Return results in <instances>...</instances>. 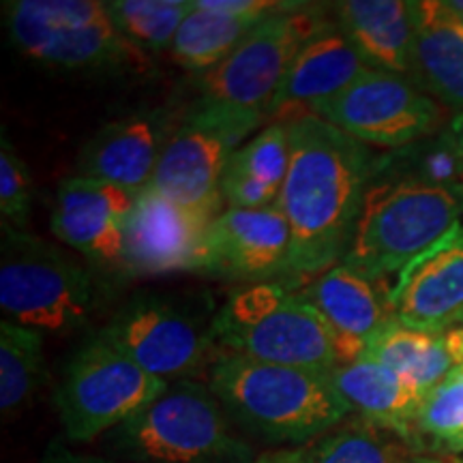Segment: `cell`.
Wrapping results in <instances>:
<instances>
[{
	"instance_id": "cell-4",
	"label": "cell",
	"mask_w": 463,
	"mask_h": 463,
	"mask_svg": "<svg viewBox=\"0 0 463 463\" xmlns=\"http://www.w3.org/2000/svg\"><path fill=\"white\" fill-rule=\"evenodd\" d=\"M101 305L97 270L54 242L3 228L0 307L5 320L39 333L82 331Z\"/></svg>"
},
{
	"instance_id": "cell-16",
	"label": "cell",
	"mask_w": 463,
	"mask_h": 463,
	"mask_svg": "<svg viewBox=\"0 0 463 463\" xmlns=\"http://www.w3.org/2000/svg\"><path fill=\"white\" fill-rule=\"evenodd\" d=\"M391 316L414 331L442 335L463 324V223L422 251L386 294Z\"/></svg>"
},
{
	"instance_id": "cell-20",
	"label": "cell",
	"mask_w": 463,
	"mask_h": 463,
	"mask_svg": "<svg viewBox=\"0 0 463 463\" xmlns=\"http://www.w3.org/2000/svg\"><path fill=\"white\" fill-rule=\"evenodd\" d=\"M414 50L408 78L449 112L463 114V22L449 0H412Z\"/></svg>"
},
{
	"instance_id": "cell-11",
	"label": "cell",
	"mask_w": 463,
	"mask_h": 463,
	"mask_svg": "<svg viewBox=\"0 0 463 463\" xmlns=\"http://www.w3.org/2000/svg\"><path fill=\"white\" fill-rule=\"evenodd\" d=\"M309 114L367 146H408L442 131L444 108L408 75L367 69L339 95L316 103Z\"/></svg>"
},
{
	"instance_id": "cell-18",
	"label": "cell",
	"mask_w": 463,
	"mask_h": 463,
	"mask_svg": "<svg viewBox=\"0 0 463 463\" xmlns=\"http://www.w3.org/2000/svg\"><path fill=\"white\" fill-rule=\"evenodd\" d=\"M303 297L326 324L339 364L358 361L373 335L392 317L389 298L380 297L375 281L344 264L317 275Z\"/></svg>"
},
{
	"instance_id": "cell-15",
	"label": "cell",
	"mask_w": 463,
	"mask_h": 463,
	"mask_svg": "<svg viewBox=\"0 0 463 463\" xmlns=\"http://www.w3.org/2000/svg\"><path fill=\"white\" fill-rule=\"evenodd\" d=\"M215 217L174 204L155 189L136 195L125 228L123 273H198L206 230Z\"/></svg>"
},
{
	"instance_id": "cell-3",
	"label": "cell",
	"mask_w": 463,
	"mask_h": 463,
	"mask_svg": "<svg viewBox=\"0 0 463 463\" xmlns=\"http://www.w3.org/2000/svg\"><path fill=\"white\" fill-rule=\"evenodd\" d=\"M463 200L414 170L375 176L341 264L372 281L402 270L461 223Z\"/></svg>"
},
{
	"instance_id": "cell-29",
	"label": "cell",
	"mask_w": 463,
	"mask_h": 463,
	"mask_svg": "<svg viewBox=\"0 0 463 463\" xmlns=\"http://www.w3.org/2000/svg\"><path fill=\"white\" fill-rule=\"evenodd\" d=\"M314 463H436L405 447V439L386 438L375 427H354L328 436L314 450Z\"/></svg>"
},
{
	"instance_id": "cell-28",
	"label": "cell",
	"mask_w": 463,
	"mask_h": 463,
	"mask_svg": "<svg viewBox=\"0 0 463 463\" xmlns=\"http://www.w3.org/2000/svg\"><path fill=\"white\" fill-rule=\"evenodd\" d=\"M442 453H463V363L422 399L414 442Z\"/></svg>"
},
{
	"instance_id": "cell-25",
	"label": "cell",
	"mask_w": 463,
	"mask_h": 463,
	"mask_svg": "<svg viewBox=\"0 0 463 463\" xmlns=\"http://www.w3.org/2000/svg\"><path fill=\"white\" fill-rule=\"evenodd\" d=\"M256 24V20L211 9L204 0H191L172 43V58L187 71L204 75L222 65Z\"/></svg>"
},
{
	"instance_id": "cell-2",
	"label": "cell",
	"mask_w": 463,
	"mask_h": 463,
	"mask_svg": "<svg viewBox=\"0 0 463 463\" xmlns=\"http://www.w3.org/2000/svg\"><path fill=\"white\" fill-rule=\"evenodd\" d=\"M208 389L225 412L270 442L317 438L352 412L331 373L236 354L217 358Z\"/></svg>"
},
{
	"instance_id": "cell-37",
	"label": "cell",
	"mask_w": 463,
	"mask_h": 463,
	"mask_svg": "<svg viewBox=\"0 0 463 463\" xmlns=\"http://www.w3.org/2000/svg\"><path fill=\"white\" fill-rule=\"evenodd\" d=\"M461 326H463V324H461Z\"/></svg>"
},
{
	"instance_id": "cell-21",
	"label": "cell",
	"mask_w": 463,
	"mask_h": 463,
	"mask_svg": "<svg viewBox=\"0 0 463 463\" xmlns=\"http://www.w3.org/2000/svg\"><path fill=\"white\" fill-rule=\"evenodd\" d=\"M339 31L369 69L410 75L414 7L403 0H345L335 5Z\"/></svg>"
},
{
	"instance_id": "cell-35",
	"label": "cell",
	"mask_w": 463,
	"mask_h": 463,
	"mask_svg": "<svg viewBox=\"0 0 463 463\" xmlns=\"http://www.w3.org/2000/svg\"><path fill=\"white\" fill-rule=\"evenodd\" d=\"M449 5H450V9L457 14V17L463 22V0H449Z\"/></svg>"
},
{
	"instance_id": "cell-9",
	"label": "cell",
	"mask_w": 463,
	"mask_h": 463,
	"mask_svg": "<svg viewBox=\"0 0 463 463\" xmlns=\"http://www.w3.org/2000/svg\"><path fill=\"white\" fill-rule=\"evenodd\" d=\"M167 386L97 333L69 361L56 405L67 438L90 442L129 420Z\"/></svg>"
},
{
	"instance_id": "cell-13",
	"label": "cell",
	"mask_w": 463,
	"mask_h": 463,
	"mask_svg": "<svg viewBox=\"0 0 463 463\" xmlns=\"http://www.w3.org/2000/svg\"><path fill=\"white\" fill-rule=\"evenodd\" d=\"M289 249L292 234L279 204L225 208L208 225L198 273L269 283L289 270Z\"/></svg>"
},
{
	"instance_id": "cell-36",
	"label": "cell",
	"mask_w": 463,
	"mask_h": 463,
	"mask_svg": "<svg viewBox=\"0 0 463 463\" xmlns=\"http://www.w3.org/2000/svg\"><path fill=\"white\" fill-rule=\"evenodd\" d=\"M436 463H439V461H436Z\"/></svg>"
},
{
	"instance_id": "cell-6",
	"label": "cell",
	"mask_w": 463,
	"mask_h": 463,
	"mask_svg": "<svg viewBox=\"0 0 463 463\" xmlns=\"http://www.w3.org/2000/svg\"><path fill=\"white\" fill-rule=\"evenodd\" d=\"M9 42L28 61L69 71L148 67L109 20L103 0H9L3 3Z\"/></svg>"
},
{
	"instance_id": "cell-38",
	"label": "cell",
	"mask_w": 463,
	"mask_h": 463,
	"mask_svg": "<svg viewBox=\"0 0 463 463\" xmlns=\"http://www.w3.org/2000/svg\"><path fill=\"white\" fill-rule=\"evenodd\" d=\"M461 463H463V461H461Z\"/></svg>"
},
{
	"instance_id": "cell-26",
	"label": "cell",
	"mask_w": 463,
	"mask_h": 463,
	"mask_svg": "<svg viewBox=\"0 0 463 463\" xmlns=\"http://www.w3.org/2000/svg\"><path fill=\"white\" fill-rule=\"evenodd\" d=\"M43 335L0 322V410L7 416L31 402L43 375Z\"/></svg>"
},
{
	"instance_id": "cell-33",
	"label": "cell",
	"mask_w": 463,
	"mask_h": 463,
	"mask_svg": "<svg viewBox=\"0 0 463 463\" xmlns=\"http://www.w3.org/2000/svg\"><path fill=\"white\" fill-rule=\"evenodd\" d=\"M42 463H114L101 457H86V455H75L67 449H52Z\"/></svg>"
},
{
	"instance_id": "cell-31",
	"label": "cell",
	"mask_w": 463,
	"mask_h": 463,
	"mask_svg": "<svg viewBox=\"0 0 463 463\" xmlns=\"http://www.w3.org/2000/svg\"><path fill=\"white\" fill-rule=\"evenodd\" d=\"M414 172L425 181L438 184V187L453 191L463 200L459 157H457V150L447 129L439 131L438 140L431 146L422 148L419 165L414 167Z\"/></svg>"
},
{
	"instance_id": "cell-8",
	"label": "cell",
	"mask_w": 463,
	"mask_h": 463,
	"mask_svg": "<svg viewBox=\"0 0 463 463\" xmlns=\"http://www.w3.org/2000/svg\"><path fill=\"white\" fill-rule=\"evenodd\" d=\"M223 405L211 389L172 382L161 395L112 431V444L140 463L239 461L247 449L230 436Z\"/></svg>"
},
{
	"instance_id": "cell-17",
	"label": "cell",
	"mask_w": 463,
	"mask_h": 463,
	"mask_svg": "<svg viewBox=\"0 0 463 463\" xmlns=\"http://www.w3.org/2000/svg\"><path fill=\"white\" fill-rule=\"evenodd\" d=\"M174 116L165 109H142L109 120L78 157V174L137 195L150 187Z\"/></svg>"
},
{
	"instance_id": "cell-30",
	"label": "cell",
	"mask_w": 463,
	"mask_h": 463,
	"mask_svg": "<svg viewBox=\"0 0 463 463\" xmlns=\"http://www.w3.org/2000/svg\"><path fill=\"white\" fill-rule=\"evenodd\" d=\"M33 176L24 159L17 155L7 131L0 133V217L3 228L22 230L33 211Z\"/></svg>"
},
{
	"instance_id": "cell-14",
	"label": "cell",
	"mask_w": 463,
	"mask_h": 463,
	"mask_svg": "<svg viewBox=\"0 0 463 463\" xmlns=\"http://www.w3.org/2000/svg\"><path fill=\"white\" fill-rule=\"evenodd\" d=\"M136 195L75 174L58 184L52 232L95 270L123 273L125 228Z\"/></svg>"
},
{
	"instance_id": "cell-5",
	"label": "cell",
	"mask_w": 463,
	"mask_h": 463,
	"mask_svg": "<svg viewBox=\"0 0 463 463\" xmlns=\"http://www.w3.org/2000/svg\"><path fill=\"white\" fill-rule=\"evenodd\" d=\"M211 333L228 354L326 373L339 367L316 307L273 281L236 289L211 317Z\"/></svg>"
},
{
	"instance_id": "cell-12",
	"label": "cell",
	"mask_w": 463,
	"mask_h": 463,
	"mask_svg": "<svg viewBox=\"0 0 463 463\" xmlns=\"http://www.w3.org/2000/svg\"><path fill=\"white\" fill-rule=\"evenodd\" d=\"M99 335L144 372L165 382L187 380L217 363L211 324L204 326L181 305L148 294L120 307Z\"/></svg>"
},
{
	"instance_id": "cell-22",
	"label": "cell",
	"mask_w": 463,
	"mask_h": 463,
	"mask_svg": "<svg viewBox=\"0 0 463 463\" xmlns=\"http://www.w3.org/2000/svg\"><path fill=\"white\" fill-rule=\"evenodd\" d=\"M331 375L352 412L369 422V427L391 431L414 444L416 416L425 399L422 392L389 367L367 356L350 364H339Z\"/></svg>"
},
{
	"instance_id": "cell-10",
	"label": "cell",
	"mask_w": 463,
	"mask_h": 463,
	"mask_svg": "<svg viewBox=\"0 0 463 463\" xmlns=\"http://www.w3.org/2000/svg\"><path fill=\"white\" fill-rule=\"evenodd\" d=\"M328 24L322 9L305 3L264 17L222 65L202 75V95L266 118L298 52Z\"/></svg>"
},
{
	"instance_id": "cell-27",
	"label": "cell",
	"mask_w": 463,
	"mask_h": 463,
	"mask_svg": "<svg viewBox=\"0 0 463 463\" xmlns=\"http://www.w3.org/2000/svg\"><path fill=\"white\" fill-rule=\"evenodd\" d=\"M114 26L142 52L172 50L191 0H103Z\"/></svg>"
},
{
	"instance_id": "cell-32",
	"label": "cell",
	"mask_w": 463,
	"mask_h": 463,
	"mask_svg": "<svg viewBox=\"0 0 463 463\" xmlns=\"http://www.w3.org/2000/svg\"><path fill=\"white\" fill-rule=\"evenodd\" d=\"M256 463H314V450H307V449L281 450V453L264 455L262 459H258Z\"/></svg>"
},
{
	"instance_id": "cell-1",
	"label": "cell",
	"mask_w": 463,
	"mask_h": 463,
	"mask_svg": "<svg viewBox=\"0 0 463 463\" xmlns=\"http://www.w3.org/2000/svg\"><path fill=\"white\" fill-rule=\"evenodd\" d=\"M288 125L289 167L277 202L292 234L288 273L317 277L344 260L378 167L367 144L314 114Z\"/></svg>"
},
{
	"instance_id": "cell-7",
	"label": "cell",
	"mask_w": 463,
	"mask_h": 463,
	"mask_svg": "<svg viewBox=\"0 0 463 463\" xmlns=\"http://www.w3.org/2000/svg\"><path fill=\"white\" fill-rule=\"evenodd\" d=\"M264 120L262 114L198 97L174 118L150 189L174 204L217 217L225 165Z\"/></svg>"
},
{
	"instance_id": "cell-23",
	"label": "cell",
	"mask_w": 463,
	"mask_h": 463,
	"mask_svg": "<svg viewBox=\"0 0 463 463\" xmlns=\"http://www.w3.org/2000/svg\"><path fill=\"white\" fill-rule=\"evenodd\" d=\"M289 167V125L269 123L232 155L222 178L228 208H266L279 202Z\"/></svg>"
},
{
	"instance_id": "cell-24",
	"label": "cell",
	"mask_w": 463,
	"mask_h": 463,
	"mask_svg": "<svg viewBox=\"0 0 463 463\" xmlns=\"http://www.w3.org/2000/svg\"><path fill=\"white\" fill-rule=\"evenodd\" d=\"M363 356L389 367L422 395L436 389L457 367L444 335L414 331L395 317L373 335Z\"/></svg>"
},
{
	"instance_id": "cell-19",
	"label": "cell",
	"mask_w": 463,
	"mask_h": 463,
	"mask_svg": "<svg viewBox=\"0 0 463 463\" xmlns=\"http://www.w3.org/2000/svg\"><path fill=\"white\" fill-rule=\"evenodd\" d=\"M339 26L328 24L303 45L266 109L270 123H289L324 99L339 95L367 71Z\"/></svg>"
},
{
	"instance_id": "cell-34",
	"label": "cell",
	"mask_w": 463,
	"mask_h": 463,
	"mask_svg": "<svg viewBox=\"0 0 463 463\" xmlns=\"http://www.w3.org/2000/svg\"><path fill=\"white\" fill-rule=\"evenodd\" d=\"M450 140H453V146L457 150V157H459V167H461V183H463V114L453 116L447 127Z\"/></svg>"
}]
</instances>
